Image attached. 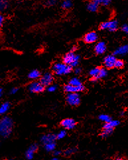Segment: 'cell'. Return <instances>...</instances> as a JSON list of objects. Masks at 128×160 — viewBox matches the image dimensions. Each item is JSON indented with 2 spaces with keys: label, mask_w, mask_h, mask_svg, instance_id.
<instances>
[{
  "label": "cell",
  "mask_w": 128,
  "mask_h": 160,
  "mask_svg": "<svg viewBox=\"0 0 128 160\" xmlns=\"http://www.w3.org/2000/svg\"><path fill=\"white\" fill-rule=\"evenodd\" d=\"M54 78L51 73L47 72L45 73L43 76L41 78L40 82L42 83L44 86H49L51 85L53 82Z\"/></svg>",
  "instance_id": "obj_10"
},
{
  "label": "cell",
  "mask_w": 128,
  "mask_h": 160,
  "mask_svg": "<svg viewBox=\"0 0 128 160\" xmlns=\"http://www.w3.org/2000/svg\"><path fill=\"white\" fill-rule=\"evenodd\" d=\"M58 158V157H56L55 156V158H52V160H57Z\"/></svg>",
  "instance_id": "obj_41"
},
{
  "label": "cell",
  "mask_w": 128,
  "mask_h": 160,
  "mask_svg": "<svg viewBox=\"0 0 128 160\" xmlns=\"http://www.w3.org/2000/svg\"><path fill=\"white\" fill-rule=\"evenodd\" d=\"M28 89L30 92L33 93H41L44 91L45 86L41 83L40 82H34L31 83L29 86Z\"/></svg>",
  "instance_id": "obj_6"
},
{
  "label": "cell",
  "mask_w": 128,
  "mask_h": 160,
  "mask_svg": "<svg viewBox=\"0 0 128 160\" xmlns=\"http://www.w3.org/2000/svg\"><path fill=\"white\" fill-rule=\"evenodd\" d=\"M100 6H108L111 3L112 0H98Z\"/></svg>",
  "instance_id": "obj_31"
},
{
  "label": "cell",
  "mask_w": 128,
  "mask_h": 160,
  "mask_svg": "<svg viewBox=\"0 0 128 160\" xmlns=\"http://www.w3.org/2000/svg\"><path fill=\"white\" fill-rule=\"evenodd\" d=\"M100 30H108L110 32L117 31L118 28V22L116 20H110L102 22L99 26Z\"/></svg>",
  "instance_id": "obj_4"
},
{
  "label": "cell",
  "mask_w": 128,
  "mask_h": 160,
  "mask_svg": "<svg viewBox=\"0 0 128 160\" xmlns=\"http://www.w3.org/2000/svg\"><path fill=\"white\" fill-rule=\"evenodd\" d=\"M4 21H5V17H4L2 14L0 13V29L3 26Z\"/></svg>",
  "instance_id": "obj_35"
},
{
  "label": "cell",
  "mask_w": 128,
  "mask_h": 160,
  "mask_svg": "<svg viewBox=\"0 0 128 160\" xmlns=\"http://www.w3.org/2000/svg\"><path fill=\"white\" fill-rule=\"evenodd\" d=\"M80 59V56L76 55L73 51H70V52L65 54L63 58V62L65 63L67 65H69L72 68L76 67L79 64Z\"/></svg>",
  "instance_id": "obj_3"
},
{
  "label": "cell",
  "mask_w": 128,
  "mask_h": 160,
  "mask_svg": "<svg viewBox=\"0 0 128 160\" xmlns=\"http://www.w3.org/2000/svg\"><path fill=\"white\" fill-rule=\"evenodd\" d=\"M57 86L56 85H50L48 87V92H54L57 90Z\"/></svg>",
  "instance_id": "obj_33"
},
{
  "label": "cell",
  "mask_w": 128,
  "mask_h": 160,
  "mask_svg": "<svg viewBox=\"0 0 128 160\" xmlns=\"http://www.w3.org/2000/svg\"><path fill=\"white\" fill-rule=\"evenodd\" d=\"M100 3L98 0H90V1L86 4V8L88 11L90 12H96L100 7Z\"/></svg>",
  "instance_id": "obj_11"
},
{
  "label": "cell",
  "mask_w": 128,
  "mask_h": 160,
  "mask_svg": "<svg viewBox=\"0 0 128 160\" xmlns=\"http://www.w3.org/2000/svg\"><path fill=\"white\" fill-rule=\"evenodd\" d=\"M2 37V34H1V31H0V39H1Z\"/></svg>",
  "instance_id": "obj_43"
},
{
  "label": "cell",
  "mask_w": 128,
  "mask_h": 160,
  "mask_svg": "<svg viewBox=\"0 0 128 160\" xmlns=\"http://www.w3.org/2000/svg\"><path fill=\"white\" fill-rule=\"evenodd\" d=\"M98 39V35L97 34V33L95 31H90L87 33V34H86L83 37L84 41L86 44H88L95 43V42L97 41Z\"/></svg>",
  "instance_id": "obj_7"
},
{
  "label": "cell",
  "mask_w": 128,
  "mask_h": 160,
  "mask_svg": "<svg viewBox=\"0 0 128 160\" xmlns=\"http://www.w3.org/2000/svg\"><path fill=\"white\" fill-rule=\"evenodd\" d=\"M116 55H108L104 59V64L105 67L108 69L113 68L115 65V63L116 62Z\"/></svg>",
  "instance_id": "obj_9"
},
{
  "label": "cell",
  "mask_w": 128,
  "mask_h": 160,
  "mask_svg": "<svg viewBox=\"0 0 128 160\" xmlns=\"http://www.w3.org/2000/svg\"><path fill=\"white\" fill-rule=\"evenodd\" d=\"M61 125L65 129H74L75 127H76V121L73 119L67 118V119L63 120L61 121Z\"/></svg>",
  "instance_id": "obj_12"
},
{
  "label": "cell",
  "mask_w": 128,
  "mask_h": 160,
  "mask_svg": "<svg viewBox=\"0 0 128 160\" xmlns=\"http://www.w3.org/2000/svg\"><path fill=\"white\" fill-rule=\"evenodd\" d=\"M28 77L31 79H36L41 77V73L39 70L34 69L29 73Z\"/></svg>",
  "instance_id": "obj_21"
},
{
  "label": "cell",
  "mask_w": 128,
  "mask_h": 160,
  "mask_svg": "<svg viewBox=\"0 0 128 160\" xmlns=\"http://www.w3.org/2000/svg\"><path fill=\"white\" fill-rule=\"evenodd\" d=\"M108 75V71L105 68H100V73L98 75V79H102L105 77H106Z\"/></svg>",
  "instance_id": "obj_26"
},
{
  "label": "cell",
  "mask_w": 128,
  "mask_h": 160,
  "mask_svg": "<svg viewBox=\"0 0 128 160\" xmlns=\"http://www.w3.org/2000/svg\"><path fill=\"white\" fill-rule=\"evenodd\" d=\"M76 152V148H69L65 150V152H64V154H65L66 156H71V155H72L73 153H75Z\"/></svg>",
  "instance_id": "obj_29"
},
{
  "label": "cell",
  "mask_w": 128,
  "mask_h": 160,
  "mask_svg": "<svg viewBox=\"0 0 128 160\" xmlns=\"http://www.w3.org/2000/svg\"><path fill=\"white\" fill-rule=\"evenodd\" d=\"M58 0H46L45 1V6L47 7H53L57 3Z\"/></svg>",
  "instance_id": "obj_28"
},
{
  "label": "cell",
  "mask_w": 128,
  "mask_h": 160,
  "mask_svg": "<svg viewBox=\"0 0 128 160\" xmlns=\"http://www.w3.org/2000/svg\"><path fill=\"white\" fill-rule=\"evenodd\" d=\"M13 121L11 117L4 116L0 119V137L7 138L13 131Z\"/></svg>",
  "instance_id": "obj_1"
},
{
  "label": "cell",
  "mask_w": 128,
  "mask_h": 160,
  "mask_svg": "<svg viewBox=\"0 0 128 160\" xmlns=\"http://www.w3.org/2000/svg\"><path fill=\"white\" fill-rule=\"evenodd\" d=\"M69 84H71V85H72V86H81V85H82V82H80V80L77 78H72L69 81Z\"/></svg>",
  "instance_id": "obj_25"
},
{
  "label": "cell",
  "mask_w": 128,
  "mask_h": 160,
  "mask_svg": "<svg viewBox=\"0 0 128 160\" xmlns=\"http://www.w3.org/2000/svg\"><path fill=\"white\" fill-rule=\"evenodd\" d=\"M66 131L65 130H61L57 134V138L58 139H61L65 138L66 137Z\"/></svg>",
  "instance_id": "obj_30"
},
{
  "label": "cell",
  "mask_w": 128,
  "mask_h": 160,
  "mask_svg": "<svg viewBox=\"0 0 128 160\" xmlns=\"http://www.w3.org/2000/svg\"><path fill=\"white\" fill-rule=\"evenodd\" d=\"M3 89L2 88H0V97H2V95H3Z\"/></svg>",
  "instance_id": "obj_40"
},
{
  "label": "cell",
  "mask_w": 128,
  "mask_h": 160,
  "mask_svg": "<svg viewBox=\"0 0 128 160\" xmlns=\"http://www.w3.org/2000/svg\"><path fill=\"white\" fill-rule=\"evenodd\" d=\"M9 0H0V12L6 10L9 7Z\"/></svg>",
  "instance_id": "obj_23"
},
{
  "label": "cell",
  "mask_w": 128,
  "mask_h": 160,
  "mask_svg": "<svg viewBox=\"0 0 128 160\" xmlns=\"http://www.w3.org/2000/svg\"><path fill=\"white\" fill-rule=\"evenodd\" d=\"M66 100L68 104L72 106H79L80 103V97L79 93H68Z\"/></svg>",
  "instance_id": "obj_5"
},
{
  "label": "cell",
  "mask_w": 128,
  "mask_h": 160,
  "mask_svg": "<svg viewBox=\"0 0 128 160\" xmlns=\"http://www.w3.org/2000/svg\"><path fill=\"white\" fill-rule=\"evenodd\" d=\"M116 159H122V158H117Z\"/></svg>",
  "instance_id": "obj_44"
},
{
  "label": "cell",
  "mask_w": 128,
  "mask_h": 160,
  "mask_svg": "<svg viewBox=\"0 0 128 160\" xmlns=\"http://www.w3.org/2000/svg\"><path fill=\"white\" fill-rule=\"evenodd\" d=\"M64 89H65V91L66 93H79L81 92H83L85 89V87L83 84L81 85V86H76L68 83L64 87Z\"/></svg>",
  "instance_id": "obj_8"
},
{
  "label": "cell",
  "mask_w": 128,
  "mask_h": 160,
  "mask_svg": "<svg viewBox=\"0 0 128 160\" xmlns=\"http://www.w3.org/2000/svg\"><path fill=\"white\" fill-rule=\"evenodd\" d=\"M45 149L47 152H54L56 148V144L55 142H51L47 144H45Z\"/></svg>",
  "instance_id": "obj_22"
},
{
  "label": "cell",
  "mask_w": 128,
  "mask_h": 160,
  "mask_svg": "<svg viewBox=\"0 0 128 160\" xmlns=\"http://www.w3.org/2000/svg\"><path fill=\"white\" fill-rule=\"evenodd\" d=\"M121 30L125 34H128V24H123L121 27Z\"/></svg>",
  "instance_id": "obj_34"
},
{
  "label": "cell",
  "mask_w": 128,
  "mask_h": 160,
  "mask_svg": "<svg viewBox=\"0 0 128 160\" xmlns=\"http://www.w3.org/2000/svg\"><path fill=\"white\" fill-rule=\"evenodd\" d=\"M76 49H77L76 47V46H74V47H73V48H72L71 51H73V52H75V51L76 50Z\"/></svg>",
  "instance_id": "obj_39"
},
{
  "label": "cell",
  "mask_w": 128,
  "mask_h": 160,
  "mask_svg": "<svg viewBox=\"0 0 128 160\" xmlns=\"http://www.w3.org/2000/svg\"><path fill=\"white\" fill-rule=\"evenodd\" d=\"M123 65H124V63H123L122 60L117 59L116 63H115V65H114V67L116 68H122L123 67Z\"/></svg>",
  "instance_id": "obj_32"
},
{
  "label": "cell",
  "mask_w": 128,
  "mask_h": 160,
  "mask_svg": "<svg viewBox=\"0 0 128 160\" xmlns=\"http://www.w3.org/2000/svg\"><path fill=\"white\" fill-rule=\"evenodd\" d=\"M75 73L76 74H79L80 72H81V69L80 68H76L75 69Z\"/></svg>",
  "instance_id": "obj_38"
},
{
  "label": "cell",
  "mask_w": 128,
  "mask_h": 160,
  "mask_svg": "<svg viewBox=\"0 0 128 160\" xmlns=\"http://www.w3.org/2000/svg\"><path fill=\"white\" fill-rule=\"evenodd\" d=\"M119 124H120V121L118 120H111L109 122L105 124L103 126V128H110V129H113L114 128H116Z\"/></svg>",
  "instance_id": "obj_19"
},
{
  "label": "cell",
  "mask_w": 128,
  "mask_h": 160,
  "mask_svg": "<svg viewBox=\"0 0 128 160\" xmlns=\"http://www.w3.org/2000/svg\"><path fill=\"white\" fill-rule=\"evenodd\" d=\"M18 90H19V89H18L17 87H13L11 90H10V94H12V95H14V94H15Z\"/></svg>",
  "instance_id": "obj_36"
},
{
  "label": "cell",
  "mask_w": 128,
  "mask_h": 160,
  "mask_svg": "<svg viewBox=\"0 0 128 160\" xmlns=\"http://www.w3.org/2000/svg\"><path fill=\"white\" fill-rule=\"evenodd\" d=\"M99 120L105 122V123H107V122H109V121H111L112 118L106 114H102L99 116Z\"/></svg>",
  "instance_id": "obj_27"
},
{
  "label": "cell",
  "mask_w": 128,
  "mask_h": 160,
  "mask_svg": "<svg viewBox=\"0 0 128 160\" xmlns=\"http://www.w3.org/2000/svg\"><path fill=\"white\" fill-rule=\"evenodd\" d=\"M10 107H11V105L10 102L6 101L2 103L1 106H0V115H2L6 114V113L9 111V110L10 109Z\"/></svg>",
  "instance_id": "obj_17"
},
{
  "label": "cell",
  "mask_w": 128,
  "mask_h": 160,
  "mask_svg": "<svg viewBox=\"0 0 128 160\" xmlns=\"http://www.w3.org/2000/svg\"><path fill=\"white\" fill-rule=\"evenodd\" d=\"M38 145L36 144H33L27 149L25 153V157L27 159H32L34 157L35 153L37 151Z\"/></svg>",
  "instance_id": "obj_14"
},
{
  "label": "cell",
  "mask_w": 128,
  "mask_h": 160,
  "mask_svg": "<svg viewBox=\"0 0 128 160\" xmlns=\"http://www.w3.org/2000/svg\"><path fill=\"white\" fill-rule=\"evenodd\" d=\"M72 68L69 65L65 63H56L53 65V71L57 76H63V75L69 74L72 72Z\"/></svg>",
  "instance_id": "obj_2"
},
{
  "label": "cell",
  "mask_w": 128,
  "mask_h": 160,
  "mask_svg": "<svg viewBox=\"0 0 128 160\" xmlns=\"http://www.w3.org/2000/svg\"><path fill=\"white\" fill-rule=\"evenodd\" d=\"M128 54V44L119 47L113 52L114 55H125Z\"/></svg>",
  "instance_id": "obj_16"
},
{
  "label": "cell",
  "mask_w": 128,
  "mask_h": 160,
  "mask_svg": "<svg viewBox=\"0 0 128 160\" xmlns=\"http://www.w3.org/2000/svg\"><path fill=\"white\" fill-rule=\"evenodd\" d=\"M100 68H93V69L90 70V76L92 78V82H94L97 81L98 75H99V73H100Z\"/></svg>",
  "instance_id": "obj_18"
},
{
  "label": "cell",
  "mask_w": 128,
  "mask_h": 160,
  "mask_svg": "<svg viewBox=\"0 0 128 160\" xmlns=\"http://www.w3.org/2000/svg\"><path fill=\"white\" fill-rule=\"evenodd\" d=\"M120 115H124V111H122Z\"/></svg>",
  "instance_id": "obj_42"
},
{
  "label": "cell",
  "mask_w": 128,
  "mask_h": 160,
  "mask_svg": "<svg viewBox=\"0 0 128 160\" xmlns=\"http://www.w3.org/2000/svg\"><path fill=\"white\" fill-rule=\"evenodd\" d=\"M57 135H54V134H46L43 135L42 137L41 138V141L44 145L47 144L51 142H55V140L57 139Z\"/></svg>",
  "instance_id": "obj_15"
},
{
  "label": "cell",
  "mask_w": 128,
  "mask_h": 160,
  "mask_svg": "<svg viewBox=\"0 0 128 160\" xmlns=\"http://www.w3.org/2000/svg\"><path fill=\"white\" fill-rule=\"evenodd\" d=\"M61 153L62 152L61 151H59V150H54V153H53V156H56V157H58L59 156H61Z\"/></svg>",
  "instance_id": "obj_37"
},
{
  "label": "cell",
  "mask_w": 128,
  "mask_h": 160,
  "mask_svg": "<svg viewBox=\"0 0 128 160\" xmlns=\"http://www.w3.org/2000/svg\"><path fill=\"white\" fill-rule=\"evenodd\" d=\"M73 6L72 0H63L61 3V7L63 9H69Z\"/></svg>",
  "instance_id": "obj_20"
},
{
  "label": "cell",
  "mask_w": 128,
  "mask_h": 160,
  "mask_svg": "<svg viewBox=\"0 0 128 160\" xmlns=\"http://www.w3.org/2000/svg\"><path fill=\"white\" fill-rule=\"evenodd\" d=\"M106 45L104 41H99L95 45L94 51L98 55H102L106 52Z\"/></svg>",
  "instance_id": "obj_13"
},
{
  "label": "cell",
  "mask_w": 128,
  "mask_h": 160,
  "mask_svg": "<svg viewBox=\"0 0 128 160\" xmlns=\"http://www.w3.org/2000/svg\"><path fill=\"white\" fill-rule=\"evenodd\" d=\"M113 131V129L110 128H103V130L101 133V136L102 138H108V136L110 135Z\"/></svg>",
  "instance_id": "obj_24"
}]
</instances>
